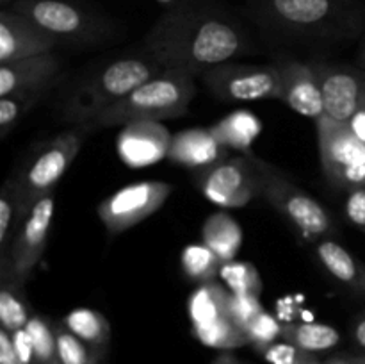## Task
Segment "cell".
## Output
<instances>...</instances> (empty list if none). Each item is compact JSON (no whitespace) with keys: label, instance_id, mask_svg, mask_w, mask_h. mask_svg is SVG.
Here are the masks:
<instances>
[{"label":"cell","instance_id":"obj_1","mask_svg":"<svg viewBox=\"0 0 365 364\" xmlns=\"http://www.w3.org/2000/svg\"><path fill=\"white\" fill-rule=\"evenodd\" d=\"M246 46L248 39L237 21L217 7L192 0L168 9L143 39V52L164 70L195 77L241 56Z\"/></svg>","mask_w":365,"mask_h":364},{"label":"cell","instance_id":"obj_2","mask_svg":"<svg viewBox=\"0 0 365 364\" xmlns=\"http://www.w3.org/2000/svg\"><path fill=\"white\" fill-rule=\"evenodd\" d=\"M252 16L277 34L346 38L362 29L365 6L362 0H253Z\"/></svg>","mask_w":365,"mask_h":364},{"label":"cell","instance_id":"obj_3","mask_svg":"<svg viewBox=\"0 0 365 364\" xmlns=\"http://www.w3.org/2000/svg\"><path fill=\"white\" fill-rule=\"evenodd\" d=\"M163 71L164 68L145 52L141 56L120 57L78 82L68 96L63 118L71 125L84 127L138 86Z\"/></svg>","mask_w":365,"mask_h":364},{"label":"cell","instance_id":"obj_4","mask_svg":"<svg viewBox=\"0 0 365 364\" xmlns=\"http://www.w3.org/2000/svg\"><path fill=\"white\" fill-rule=\"evenodd\" d=\"M196 95L195 75L182 70H164L157 77L138 86L134 91L110 106L86 128H107L127 125L132 121L164 118H178L187 113V107Z\"/></svg>","mask_w":365,"mask_h":364},{"label":"cell","instance_id":"obj_5","mask_svg":"<svg viewBox=\"0 0 365 364\" xmlns=\"http://www.w3.org/2000/svg\"><path fill=\"white\" fill-rule=\"evenodd\" d=\"M84 139L86 127L68 128L43 143L29 157L13 181L21 221H25L43 195L56 191V186L59 184L64 171L71 166L77 153L81 152Z\"/></svg>","mask_w":365,"mask_h":364},{"label":"cell","instance_id":"obj_6","mask_svg":"<svg viewBox=\"0 0 365 364\" xmlns=\"http://www.w3.org/2000/svg\"><path fill=\"white\" fill-rule=\"evenodd\" d=\"M11 9L34 21L57 45H98L114 34V24L70 0H14Z\"/></svg>","mask_w":365,"mask_h":364},{"label":"cell","instance_id":"obj_7","mask_svg":"<svg viewBox=\"0 0 365 364\" xmlns=\"http://www.w3.org/2000/svg\"><path fill=\"white\" fill-rule=\"evenodd\" d=\"M257 164L262 177L260 198L278 211L296 231L316 243L335 234L337 227L334 218L314 196L303 191L287 175H284V171L267 161L257 157Z\"/></svg>","mask_w":365,"mask_h":364},{"label":"cell","instance_id":"obj_8","mask_svg":"<svg viewBox=\"0 0 365 364\" xmlns=\"http://www.w3.org/2000/svg\"><path fill=\"white\" fill-rule=\"evenodd\" d=\"M192 182L209 202L221 209H239L260 198L262 177L255 153L225 157L217 163L195 170Z\"/></svg>","mask_w":365,"mask_h":364},{"label":"cell","instance_id":"obj_9","mask_svg":"<svg viewBox=\"0 0 365 364\" xmlns=\"http://www.w3.org/2000/svg\"><path fill=\"white\" fill-rule=\"evenodd\" d=\"M316 134L327 181L341 191L365 186V143L351 127L321 114L316 120Z\"/></svg>","mask_w":365,"mask_h":364},{"label":"cell","instance_id":"obj_10","mask_svg":"<svg viewBox=\"0 0 365 364\" xmlns=\"http://www.w3.org/2000/svg\"><path fill=\"white\" fill-rule=\"evenodd\" d=\"M210 95L220 100L280 98V75L274 64L221 63L202 74Z\"/></svg>","mask_w":365,"mask_h":364},{"label":"cell","instance_id":"obj_11","mask_svg":"<svg viewBox=\"0 0 365 364\" xmlns=\"http://www.w3.org/2000/svg\"><path fill=\"white\" fill-rule=\"evenodd\" d=\"M171 193L173 186L164 181H139L102 200L96 213L107 234L118 236L155 214Z\"/></svg>","mask_w":365,"mask_h":364},{"label":"cell","instance_id":"obj_12","mask_svg":"<svg viewBox=\"0 0 365 364\" xmlns=\"http://www.w3.org/2000/svg\"><path fill=\"white\" fill-rule=\"evenodd\" d=\"M56 211V196L48 191L36 202L29 216L21 223L9 256L7 277L0 282H14L24 285L41 261L48 241L50 225Z\"/></svg>","mask_w":365,"mask_h":364},{"label":"cell","instance_id":"obj_13","mask_svg":"<svg viewBox=\"0 0 365 364\" xmlns=\"http://www.w3.org/2000/svg\"><path fill=\"white\" fill-rule=\"evenodd\" d=\"M312 66L319 79L324 114L348 123L365 96V70L330 61H316Z\"/></svg>","mask_w":365,"mask_h":364},{"label":"cell","instance_id":"obj_14","mask_svg":"<svg viewBox=\"0 0 365 364\" xmlns=\"http://www.w3.org/2000/svg\"><path fill=\"white\" fill-rule=\"evenodd\" d=\"M56 46V39L27 16L11 7L0 11V64L50 54Z\"/></svg>","mask_w":365,"mask_h":364},{"label":"cell","instance_id":"obj_15","mask_svg":"<svg viewBox=\"0 0 365 364\" xmlns=\"http://www.w3.org/2000/svg\"><path fill=\"white\" fill-rule=\"evenodd\" d=\"M280 75V98L294 113L312 118L314 121L324 114L319 79L312 63L296 59H280L277 63Z\"/></svg>","mask_w":365,"mask_h":364},{"label":"cell","instance_id":"obj_16","mask_svg":"<svg viewBox=\"0 0 365 364\" xmlns=\"http://www.w3.org/2000/svg\"><path fill=\"white\" fill-rule=\"evenodd\" d=\"M63 71V59L53 52L0 64V96L16 93H48Z\"/></svg>","mask_w":365,"mask_h":364},{"label":"cell","instance_id":"obj_17","mask_svg":"<svg viewBox=\"0 0 365 364\" xmlns=\"http://www.w3.org/2000/svg\"><path fill=\"white\" fill-rule=\"evenodd\" d=\"M171 138L173 136L159 121H132L125 125L118 138V152L128 166H146L168 156Z\"/></svg>","mask_w":365,"mask_h":364},{"label":"cell","instance_id":"obj_18","mask_svg":"<svg viewBox=\"0 0 365 364\" xmlns=\"http://www.w3.org/2000/svg\"><path fill=\"white\" fill-rule=\"evenodd\" d=\"M316 257L337 284L356 298H365V264L331 238L316 243Z\"/></svg>","mask_w":365,"mask_h":364},{"label":"cell","instance_id":"obj_19","mask_svg":"<svg viewBox=\"0 0 365 364\" xmlns=\"http://www.w3.org/2000/svg\"><path fill=\"white\" fill-rule=\"evenodd\" d=\"M168 157L180 166L198 170L228 156L227 148L214 138L209 128L207 131L192 128V131L178 132L171 138Z\"/></svg>","mask_w":365,"mask_h":364},{"label":"cell","instance_id":"obj_20","mask_svg":"<svg viewBox=\"0 0 365 364\" xmlns=\"http://www.w3.org/2000/svg\"><path fill=\"white\" fill-rule=\"evenodd\" d=\"M203 245L209 246L223 263L234 261L242 245V231L237 221L227 213L217 211L210 214L202 227Z\"/></svg>","mask_w":365,"mask_h":364},{"label":"cell","instance_id":"obj_21","mask_svg":"<svg viewBox=\"0 0 365 364\" xmlns=\"http://www.w3.org/2000/svg\"><path fill=\"white\" fill-rule=\"evenodd\" d=\"M61 321L78 339L88 343L98 352L107 353L113 332H110V323L100 310L78 307V309L70 310Z\"/></svg>","mask_w":365,"mask_h":364},{"label":"cell","instance_id":"obj_22","mask_svg":"<svg viewBox=\"0 0 365 364\" xmlns=\"http://www.w3.org/2000/svg\"><path fill=\"white\" fill-rule=\"evenodd\" d=\"M282 341L299 346L307 352H327L341 343V332L327 323H285L280 334Z\"/></svg>","mask_w":365,"mask_h":364},{"label":"cell","instance_id":"obj_23","mask_svg":"<svg viewBox=\"0 0 365 364\" xmlns=\"http://www.w3.org/2000/svg\"><path fill=\"white\" fill-rule=\"evenodd\" d=\"M21 223L13 181H7L0 191V280L7 277L11 248Z\"/></svg>","mask_w":365,"mask_h":364},{"label":"cell","instance_id":"obj_24","mask_svg":"<svg viewBox=\"0 0 365 364\" xmlns=\"http://www.w3.org/2000/svg\"><path fill=\"white\" fill-rule=\"evenodd\" d=\"M209 131L225 148H237L248 152V146L260 132V121L253 114L242 111V113L223 118Z\"/></svg>","mask_w":365,"mask_h":364},{"label":"cell","instance_id":"obj_25","mask_svg":"<svg viewBox=\"0 0 365 364\" xmlns=\"http://www.w3.org/2000/svg\"><path fill=\"white\" fill-rule=\"evenodd\" d=\"M228 293L230 291H227L217 282L198 285V289L192 293L187 302V310L192 327L210 323V321L225 316L227 314Z\"/></svg>","mask_w":365,"mask_h":364},{"label":"cell","instance_id":"obj_26","mask_svg":"<svg viewBox=\"0 0 365 364\" xmlns=\"http://www.w3.org/2000/svg\"><path fill=\"white\" fill-rule=\"evenodd\" d=\"M180 266L185 278L196 285L210 284L220 277L223 261L207 245H189L182 250Z\"/></svg>","mask_w":365,"mask_h":364},{"label":"cell","instance_id":"obj_27","mask_svg":"<svg viewBox=\"0 0 365 364\" xmlns=\"http://www.w3.org/2000/svg\"><path fill=\"white\" fill-rule=\"evenodd\" d=\"M192 335L202 345L217 350H234L250 345L248 335L245 334V330H241L227 314L210 321V323L192 327Z\"/></svg>","mask_w":365,"mask_h":364},{"label":"cell","instance_id":"obj_28","mask_svg":"<svg viewBox=\"0 0 365 364\" xmlns=\"http://www.w3.org/2000/svg\"><path fill=\"white\" fill-rule=\"evenodd\" d=\"M0 325L9 334L25 328L32 318L31 307L24 295V285L0 282Z\"/></svg>","mask_w":365,"mask_h":364},{"label":"cell","instance_id":"obj_29","mask_svg":"<svg viewBox=\"0 0 365 364\" xmlns=\"http://www.w3.org/2000/svg\"><path fill=\"white\" fill-rule=\"evenodd\" d=\"M25 330L31 339L36 364H61L56 328L48 318L32 314L29 323L25 325Z\"/></svg>","mask_w":365,"mask_h":364},{"label":"cell","instance_id":"obj_30","mask_svg":"<svg viewBox=\"0 0 365 364\" xmlns=\"http://www.w3.org/2000/svg\"><path fill=\"white\" fill-rule=\"evenodd\" d=\"M53 328H56L61 364H106V353L98 352L75 334H71L64 327L63 321L53 323Z\"/></svg>","mask_w":365,"mask_h":364},{"label":"cell","instance_id":"obj_31","mask_svg":"<svg viewBox=\"0 0 365 364\" xmlns=\"http://www.w3.org/2000/svg\"><path fill=\"white\" fill-rule=\"evenodd\" d=\"M220 277L223 278L230 293L257 296H260V293H262V277L252 263L235 259L223 263Z\"/></svg>","mask_w":365,"mask_h":364},{"label":"cell","instance_id":"obj_32","mask_svg":"<svg viewBox=\"0 0 365 364\" xmlns=\"http://www.w3.org/2000/svg\"><path fill=\"white\" fill-rule=\"evenodd\" d=\"M46 93H16L0 96V139L7 138L11 131L20 123L21 118L31 113Z\"/></svg>","mask_w":365,"mask_h":364},{"label":"cell","instance_id":"obj_33","mask_svg":"<svg viewBox=\"0 0 365 364\" xmlns=\"http://www.w3.org/2000/svg\"><path fill=\"white\" fill-rule=\"evenodd\" d=\"M264 305L257 295H237V293H228L227 298V316L237 325L241 330H245L252 325V321L264 313Z\"/></svg>","mask_w":365,"mask_h":364},{"label":"cell","instance_id":"obj_34","mask_svg":"<svg viewBox=\"0 0 365 364\" xmlns=\"http://www.w3.org/2000/svg\"><path fill=\"white\" fill-rule=\"evenodd\" d=\"M282 327L284 325L277 320L274 316H271L267 310L260 313L255 320L252 321L248 328H246V335H248L250 345L253 346L257 353L262 352L264 348H267L269 345L277 343L280 339Z\"/></svg>","mask_w":365,"mask_h":364},{"label":"cell","instance_id":"obj_35","mask_svg":"<svg viewBox=\"0 0 365 364\" xmlns=\"http://www.w3.org/2000/svg\"><path fill=\"white\" fill-rule=\"evenodd\" d=\"M264 360L269 364H323L316 353L307 352L287 341H277L260 352Z\"/></svg>","mask_w":365,"mask_h":364},{"label":"cell","instance_id":"obj_36","mask_svg":"<svg viewBox=\"0 0 365 364\" xmlns=\"http://www.w3.org/2000/svg\"><path fill=\"white\" fill-rule=\"evenodd\" d=\"M344 214L353 227L365 234V186L346 191Z\"/></svg>","mask_w":365,"mask_h":364},{"label":"cell","instance_id":"obj_37","mask_svg":"<svg viewBox=\"0 0 365 364\" xmlns=\"http://www.w3.org/2000/svg\"><path fill=\"white\" fill-rule=\"evenodd\" d=\"M0 364H24L14 350L13 338L7 330H0Z\"/></svg>","mask_w":365,"mask_h":364},{"label":"cell","instance_id":"obj_38","mask_svg":"<svg viewBox=\"0 0 365 364\" xmlns=\"http://www.w3.org/2000/svg\"><path fill=\"white\" fill-rule=\"evenodd\" d=\"M348 125L351 127V131L355 132V134L365 143V96H364L362 103H360L359 111L353 114V118L348 121Z\"/></svg>","mask_w":365,"mask_h":364},{"label":"cell","instance_id":"obj_39","mask_svg":"<svg viewBox=\"0 0 365 364\" xmlns=\"http://www.w3.org/2000/svg\"><path fill=\"white\" fill-rule=\"evenodd\" d=\"M351 335L353 341H355L360 348L365 350V314H362V316L355 321V325H353L351 328Z\"/></svg>","mask_w":365,"mask_h":364},{"label":"cell","instance_id":"obj_40","mask_svg":"<svg viewBox=\"0 0 365 364\" xmlns=\"http://www.w3.org/2000/svg\"><path fill=\"white\" fill-rule=\"evenodd\" d=\"M210 364H248V363H245V360L239 359L237 355L230 353V350H221V352L214 357Z\"/></svg>","mask_w":365,"mask_h":364},{"label":"cell","instance_id":"obj_41","mask_svg":"<svg viewBox=\"0 0 365 364\" xmlns=\"http://www.w3.org/2000/svg\"><path fill=\"white\" fill-rule=\"evenodd\" d=\"M323 364H355V355H334Z\"/></svg>","mask_w":365,"mask_h":364},{"label":"cell","instance_id":"obj_42","mask_svg":"<svg viewBox=\"0 0 365 364\" xmlns=\"http://www.w3.org/2000/svg\"><path fill=\"white\" fill-rule=\"evenodd\" d=\"M155 2L160 4L163 7H166V11H168V9H173V7L180 6V4L185 2V0H155Z\"/></svg>","mask_w":365,"mask_h":364},{"label":"cell","instance_id":"obj_43","mask_svg":"<svg viewBox=\"0 0 365 364\" xmlns=\"http://www.w3.org/2000/svg\"><path fill=\"white\" fill-rule=\"evenodd\" d=\"M14 0H0V6H2V9H7V7L13 6Z\"/></svg>","mask_w":365,"mask_h":364},{"label":"cell","instance_id":"obj_44","mask_svg":"<svg viewBox=\"0 0 365 364\" xmlns=\"http://www.w3.org/2000/svg\"><path fill=\"white\" fill-rule=\"evenodd\" d=\"M360 63H362V66H364V70H365V43H364L362 50H360Z\"/></svg>","mask_w":365,"mask_h":364},{"label":"cell","instance_id":"obj_45","mask_svg":"<svg viewBox=\"0 0 365 364\" xmlns=\"http://www.w3.org/2000/svg\"><path fill=\"white\" fill-rule=\"evenodd\" d=\"M355 364H365V355H355Z\"/></svg>","mask_w":365,"mask_h":364}]
</instances>
